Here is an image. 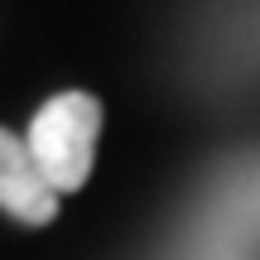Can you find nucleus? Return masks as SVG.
I'll list each match as a JSON object with an SVG mask.
<instances>
[{
    "mask_svg": "<svg viewBox=\"0 0 260 260\" xmlns=\"http://www.w3.org/2000/svg\"><path fill=\"white\" fill-rule=\"evenodd\" d=\"M102 135V102L87 92H63L34 116L29 149H34L53 193H73L92 174V149Z\"/></svg>",
    "mask_w": 260,
    "mask_h": 260,
    "instance_id": "obj_1",
    "label": "nucleus"
},
{
    "mask_svg": "<svg viewBox=\"0 0 260 260\" xmlns=\"http://www.w3.org/2000/svg\"><path fill=\"white\" fill-rule=\"evenodd\" d=\"M0 207L19 222H48L58 212V193L44 178L34 149L19 145L10 130H0Z\"/></svg>",
    "mask_w": 260,
    "mask_h": 260,
    "instance_id": "obj_2",
    "label": "nucleus"
}]
</instances>
